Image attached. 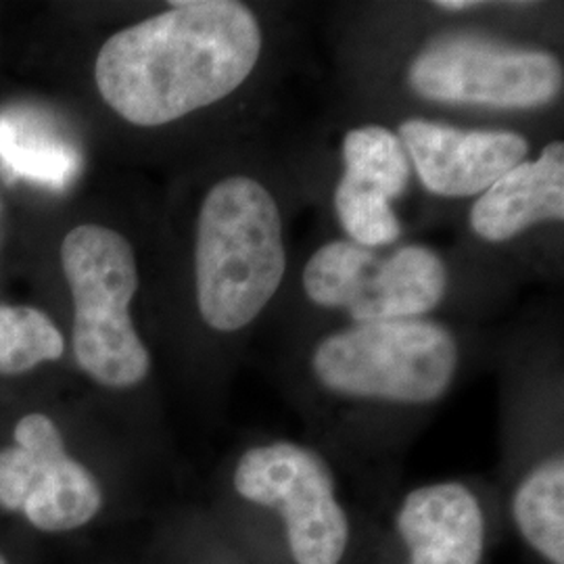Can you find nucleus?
<instances>
[{
	"instance_id": "a211bd4d",
	"label": "nucleus",
	"mask_w": 564,
	"mask_h": 564,
	"mask_svg": "<svg viewBox=\"0 0 564 564\" xmlns=\"http://www.w3.org/2000/svg\"><path fill=\"white\" fill-rule=\"evenodd\" d=\"M0 564H11L9 563V558H7L2 552H0Z\"/></svg>"
},
{
	"instance_id": "f8f14e48",
	"label": "nucleus",
	"mask_w": 564,
	"mask_h": 564,
	"mask_svg": "<svg viewBox=\"0 0 564 564\" xmlns=\"http://www.w3.org/2000/svg\"><path fill=\"white\" fill-rule=\"evenodd\" d=\"M78 153L53 121L30 107L0 111V170L9 182L65 188L78 172Z\"/></svg>"
},
{
	"instance_id": "0eeeda50",
	"label": "nucleus",
	"mask_w": 564,
	"mask_h": 564,
	"mask_svg": "<svg viewBox=\"0 0 564 564\" xmlns=\"http://www.w3.org/2000/svg\"><path fill=\"white\" fill-rule=\"evenodd\" d=\"M424 101L491 109H540L563 93V63L542 48L449 34L429 42L408 69Z\"/></svg>"
},
{
	"instance_id": "4468645a",
	"label": "nucleus",
	"mask_w": 564,
	"mask_h": 564,
	"mask_svg": "<svg viewBox=\"0 0 564 564\" xmlns=\"http://www.w3.org/2000/svg\"><path fill=\"white\" fill-rule=\"evenodd\" d=\"M343 181L379 193L389 202L402 197L410 181V160L395 132L366 123L343 137Z\"/></svg>"
},
{
	"instance_id": "f03ea898",
	"label": "nucleus",
	"mask_w": 564,
	"mask_h": 564,
	"mask_svg": "<svg viewBox=\"0 0 564 564\" xmlns=\"http://www.w3.org/2000/svg\"><path fill=\"white\" fill-rule=\"evenodd\" d=\"M284 274V224L270 188L247 174L216 182L203 199L195 241L203 323L239 333L276 297Z\"/></svg>"
},
{
	"instance_id": "6e6552de",
	"label": "nucleus",
	"mask_w": 564,
	"mask_h": 564,
	"mask_svg": "<svg viewBox=\"0 0 564 564\" xmlns=\"http://www.w3.org/2000/svg\"><path fill=\"white\" fill-rule=\"evenodd\" d=\"M0 508L41 533H74L101 517L105 489L65 449L57 423L30 412L15 424L13 445L0 449Z\"/></svg>"
},
{
	"instance_id": "39448f33",
	"label": "nucleus",
	"mask_w": 564,
	"mask_h": 564,
	"mask_svg": "<svg viewBox=\"0 0 564 564\" xmlns=\"http://www.w3.org/2000/svg\"><path fill=\"white\" fill-rule=\"evenodd\" d=\"M230 485L242 505L274 517L291 564L347 563L354 519L316 449L291 440L251 445L237 458Z\"/></svg>"
},
{
	"instance_id": "dca6fc26",
	"label": "nucleus",
	"mask_w": 564,
	"mask_h": 564,
	"mask_svg": "<svg viewBox=\"0 0 564 564\" xmlns=\"http://www.w3.org/2000/svg\"><path fill=\"white\" fill-rule=\"evenodd\" d=\"M393 202L383 195L339 181L335 188V212L349 241L368 249L393 245L402 237V223Z\"/></svg>"
},
{
	"instance_id": "f3484780",
	"label": "nucleus",
	"mask_w": 564,
	"mask_h": 564,
	"mask_svg": "<svg viewBox=\"0 0 564 564\" xmlns=\"http://www.w3.org/2000/svg\"><path fill=\"white\" fill-rule=\"evenodd\" d=\"M435 7H437V9H442V11H452V13H456V11H468V9H475V7H479V2H470V0H440V2H435Z\"/></svg>"
},
{
	"instance_id": "20e7f679",
	"label": "nucleus",
	"mask_w": 564,
	"mask_h": 564,
	"mask_svg": "<svg viewBox=\"0 0 564 564\" xmlns=\"http://www.w3.org/2000/svg\"><path fill=\"white\" fill-rule=\"evenodd\" d=\"M61 265L74 297V356L107 389H132L151 372V354L130 316L139 265L130 241L101 224H82L61 242Z\"/></svg>"
},
{
	"instance_id": "7ed1b4c3",
	"label": "nucleus",
	"mask_w": 564,
	"mask_h": 564,
	"mask_svg": "<svg viewBox=\"0 0 564 564\" xmlns=\"http://www.w3.org/2000/svg\"><path fill=\"white\" fill-rule=\"evenodd\" d=\"M460 347L444 324L423 318L366 323L314 347L310 368L335 398L387 405H431L452 389Z\"/></svg>"
},
{
	"instance_id": "2eb2a0df",
	"label": "nucleus",
	"mask_w": 564,
	"mask_h": 564,
	"mask_svg": "<svg viewBox=\"0 0 564 564\" xmlns=\"http://www.w3.org/2000/svg\"><path fill=\"white\" fill-rule=\"evenodd\" d=\"M63 351L65 339L44 312L0 303V375H23L41 364L59 360Z\"/></svg>"
},
{
	"instance_id": "9b49d317",
	"label": "nucleus",
	"mask_w": 564,
	"mask_h": 564,
	"mask_svg": "<svg viewBox=\"0 0 564 564\" xmlns=\"http://www.w3.org/2000/svg\"><path fill=\"white\" fill-rule=\"evenodd\" d=\"M564 220V144L547 142L533 162L514 165L473 203L468 224L487 242H508L533 226Z\"/></svg>"
},
{
	"instance_id": "9d476101",
	"label": "nucleus",
	"mask_w": 564,
	"mask_h": 564,
	"mask_svg": "<svg viewBox=\"0 0 564 564\" xmlns=\"http://www.w3.org/2000/svg\"><path fill=\"white\" fill-rule=\"evenodd\" d=\"M489 535L479 491L456 479L410 489L393 512L400 564H485Z\"/></svg>"
},
{
	"instance_id": "1a4fd4ad",
	"label": "nucleus",
	"mask_w": 564,
	"mask_h": 564,
	"mask_svg": "<svg viewBox=\"0 0 564 564\" xmlns=\"http://www.w3.org/2000/svg\"><path fill=\"white\" fill-rule=\"evenodd\" d=\"M424 188L445 199L479 197L527 160L529 142L512 130H464L412 118L398 132Z\"/></svg>"
},
{
	"instance_id": "423d86ee",
	"label": "nucleus",
	"mask_w": 564,
	"mask_h": 564,
	"mask_svg": "<svg viewBox=\"0 0 564 564\" xmlns=\"http://www.w3.org/2000/svg\"><path fill=\"white\" fill-rule=\"evenodd\" d=\"M307 300L345 310L356 324L414 321L444 302L445 263L424 245H403L389 256L351 241L318 247L303 268Z\"/></svg>"
},
{
	"instance_id": "ddd939ff",
	"label": "nucleus",
	"mask_w": 564,
	"mask_h": 564,
	"mask_svg": "<svg viewBox=\"0 0 564 564\" xmlns=\"http://www.w3.org/2000/svg\"><path fill=\"white\" fill-rule=\"evenodd\" d=\"M510 523L535 558L564 564L563 452L527 468L510 496Z\"/></svg>"
},
{
	"instance_id": "f257e3e1",
	"label": "nucleus",
	"mask_w": 564,
	"mask_h": 564,
	"mask_svg": "<svg viewBox=\"0 0 564 564\" xmlns=\"http://www.w3.org/2000/svg\"><path fill=\"white\" fill-rule=\"evenodd\" d=\"M262 48V25L247 4L182 0L105 42L95 82L121 120L158 128L237 93Z\"/></svg>"
}]
</instances>
